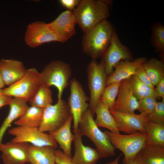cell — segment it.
<instances>
[{"mask_svg": "<svg viewBox=\"0 0 164 164\" xmlns=\"http://www.w3.org/2000/svg\"><path fill=\"white\" fill-rule=\"evenodd\" d=\"M77 24L73 12L67 10L62 12L55 20L48 23L49 26L57 33L63 43L75 34Z\"/></svg>", "mask_w": 164, "mask_h": 164, "instance_id": "obj_16", "label": "cell"}, {"mask_svg": "<svg viewBox=\"0 0 164 164\" xmlns=\"http://www.w3.org/2000/svg\"><path fill=\"white\" fill-rule=\"evenodd\" d=\"M116 121L118 130L126 134L139 132H145V127L149 119L147 115L140 113H125L110 110Z\"/></svg>", "mask_w": 164, "mask_h": 164, "instance_id": "obj_13", "label": "cell"}, {"mask_svg": "<svg viewBox=\"0 0 164 164\" xmlns=\"http://www.w3.org/2000/svg\"><path fill=\"white\" fill-rule=\"evenodd\" d=\"M107 19L101 22L87 32L82 39L83 51L92 60L102 56L110 43L114 31Z\"/></svg>", "mask_w": 164, "mask_h": 164, "instance_id": "obj_2", "label": "cell"}, {"mask_svg": "<svg viewBox=\"0 0 164 164\" xmlns=\"http://www.w3.org/2000/svg\"><path fill=\"white\" fill-rule=\"evenodd\" d=\"M122 154V153H121L114 160L107 162L104 164H119V161Z\"/></svg>", "mask_w": 164, "mask_h": 164, "instance_id": "obj_40", "label": "cell"}, {"mask_svg": "<svg viewBox=\"0 0 164 164\" xmlns=\"http://www.w3.org/2000/svg\"><path fill=\"white\" fill-rule=\"evenodd\" d=\"M12 98V97L4 94L0 95V108L5 105H9Z\"/></svg>", "mask_w": 164, "mask_h": 164, "instance_id": "obj_39", "label": "cell"}, {"mask_svg": "<svg viewBox=\"0 0 164 164\" xmlns=\"http://www.w3.org/2000/svg\"><path fill=\"white\" fill-rule=\"evenodd\" d=\"M142 66L154 86L164 78V61L161 60L151 58Z\"/></svg>", "mask_w": 164, "mask_h": 164, "instance_id": "obj_27", "label": "cell"}, {"mask_svg": "<svg viewBox=\"0 0 164 164\" xmlns=\"http://www.w3.org/2000/svg\"><path fill=\"white\" fill-rule=\"evenodd\" d=\"M147 116L149 120L154 122L164 124V99L157 102L153 110Z\"/></svg>", "mask_w": 164, "mask_h": 164, "instance_id": "obj_32", "label": "cell"}, {"mask_svg": "<svg viewBox=\"0 0 164 164\" xmlns=\"http://www.w3.org/2000/svg\"><path fill=\"white\" fill-rule=\"evenodd\" d=\"M111 143L115 148L122 152L123 160L132 158L137 155L145 145L147 134L138 132L128 134H122L109 131L104 132Z\"/></svg>", "mask_w": 164, "mask_h": 164, "instance_id": "obj_5", "label": "cell"}, {"mask_svg": "<svg viewBox=\"0 0 164 164\" xmlns=\"http://www.w3.org/2000/svg\"><path fill=\"white\" fill-rule=\"evenodd\" d=\"M3 94V89H0V95Z\"/></svg>", "mask_w": 164, "mask_h": 164, "instance_id": "obj_42", "label": "cell"}, {"mask_svg": "<svg viewBox=\"0 0 164 164\" xmlns=\"http://www.w3.org/2000/svg\"><path fill=\"white\" fill-rule=\"evenodd\" d=\"M54 164H58L56 163H55Z\"/></svg>", "mask_w": 164, "mask_h": 164, "instance_id": "obj_43", "label": "cell"}, {"mask_svg": "<svg viewBox=\"0 0 164 164\" xmlns=\"http://www.w3.org/2000/svg\"><path fill=\"white\" fill-rule=\"evenodd\" d=\"M111 2L101 0H82L72 11L77 24L84 34L110 14L109 6Z\"/></svg>", "mask_w": 164, "mask_h": 164, "instance_id": "obj_1", "label": "cell"}, {"mask_svg": "<svg viewBox=\"0 0 164 164\" xmlns=\"http://www.w3.org/2000/svg\"><path fill=\"white\" fill-rule=\"evenodd\" d=\"M155 91L159 97L164 99V78L161 80L155 86Z\"/></svg>", "mask_w": 164, "mask_h": 164, "instance_id": "obj_37", "label": "cell"}, {"mask_svg": "<svg viewBox=\"0 0 164 164\" xmlns=\"http://www.w3.org/2000/svg\"><path fill=\"white\" fill-rule=\"evenodd\" d=\"M133 60L131 51L121 43L116 32L114 31L110 45L101 61L107 75H110L115 66L121 61Z\"/></svg>", "mask_w": 164, "mask_h": 164, "instance_id": "obj_11", "label": "cell"}, {"mask_svg": "<svg viewBox=\"0 0 164 164\" xmlns=\"http://www.w3.org/2000/svg\"><path fill=\"white\" fill-rule=\"evenodd\" d=\"M87 72L90 93L88 109L94 116L106 87L107 75L102 63L94 60L88 65Z\"/></svg>", "mask_w": 164, "mask_h": 164, "instance_id": "obj_6", "label": "cell"}, {"mask_svg": "<svg viewBox=\"0 0 164 164\" xmlns=\"http://www.w3.org/2000/svg\"><path fill=\"white\" fill-rule=\"evenodd\" d=\"M91 111L88 109L83 115L79 123L78 130L81 135L90 138L94 144L101 158L115 155V148L106 134L96 125Z\"/></svg>", "mask_w": 164, "mask_h": 164, "instance_id": "obj_3", "label": "cell"}, {"mask_svg": "<svg viewBox=\"0 0 164 164\" xmlns=\"http://www.w3.org/2000/svg\"><path fill=\"white\" fill-rule=\"evenodd\" d=\"M5 85L0 70V89H2Z\"/></svg>", "mask_w": 164, "mask_h": 164, "instance_id": "obj_41", "label": "cell"}, {"mask_svg": "<svg viewBox=\"0 0 164 164\" xmlns=\"http://www.w3.org/2000/svg\"><path fill=\"white\" fill-rule=\"evenodd\" d=\"M70 84V94L68 104L73 118L74 133L78 130L79 124L83 115L88 109L87 101L89 99L77 79L71 80Z\"/></svg>", "mask_w": 164, "mask_h": 164, "instance_id": "obj_10", "label": "cell"}, {"mask_svg": "<svg viewBox=\"0 0 164 164\" xmlns=\"http://www.w3.org/2000/svg\"><path fill=\"white\" fill-rule=\"evenodd\" d=\"M138 107V100L133 94L128 79L122 80L112 109L119 112L134 113Z\"/></svg>", "mask_w": 164, "mask_h": 164, "instance_id": "obj_15", "label": "cell"}, {"mask_svg": "<svg viewBox=\"0 0 164 164\" xmlns=\"http://www.w3.org/2000/svg\"><path fill=\"white\" fill-rule=\"evenodd\" d=\"M151 42L156 51L159 53L164 60V26L160 23H156L152 28Z\"/></svg>", "mask_w": 164, "mask_h": 164, "instance_id": "obj_30", "label": "cell"}, {"mask_svg": "<svg viewBox=\"0 0 164 164\" xmlns=\"http://www.w3.org/2000/svg\"><path fill=\"white\" fill-rule=\"evenodd\" d=\"M54 156L55 163L58 164H75L71 160V157L65 155L62 151L55 149Z\"/></svg>", "mask_w": 164, "mask_h": 164, "instance_id": "obj_34", "label": "cell"}, {"mask_svg": "<svg viewBox=\"0 0 164 164\" xmlns=\"http://www.w3.org/2000/svg\"><path fill=\"white\" fill-rule=\"evenodd\" d=\"M138 101V110L140 113L146 115L149 114L152 111L157 102L156 99L152 97H146Z\"/></svg>", "mask_w": 164, "mask_h": 164, "instance_id": "obj_33", "label": "cell"}, {"mask_svg": "<svg viewBox=\"0 0 164 164\" xmlns=\"http://www.w3.org/2000/svg\"><path fill=\"white\" fill-rule=\"evenodd\" d=\"M29 102L31 106L43 109L52 104L53 100L50 87L42 83Z\"/></svg>", "mask_w": 164, "mask_h": 164, "instance_id": "obj_29", "label": "cell"}, {"mask_svg": "<svg viewBox=\"0 0 164 164\" xmlns=\"http://www.w3.org/2000/svg\"><path fill=\"white\" fill-rule=\"evenodd\" d=\"M27 70L23 63L19 60L4 59L0 60V70L5 85L8 87L22 78Z\"/></svg>", "mask_w": 164, "mask_h": 164, "instance_id": "obj_19", "label": "cell"}, {"mask_svg": "<svg viewBox=\"0 0 164 164\" xmlns=\"http://www.w3.org/2000/svg\"><path fill=\"white\" fill-rule=\"evenodd\" d=\"M25 41L29 47L36 48L42 44L56 41L63 43L58 35L44 22L37 21L29 24L25 35Z\"/></svg>", "mask_w": 164, "mask_h": 164, "instance_id": "obj_12", "label": "cell"}, {"mask_svg": "<svg viewBox=\"0 0 164 164\" xmlns=\"http://www.w3.org/2000/svg\"><path fill=\"white\" fill-rule=\"evenodd\" d=\"M42 84L40 73L34 68L27 69L24 75L16 82L3 89V94L29 101Z\"/></svg>", "mask_w": 164, "mask_h": 164, "instance_id": "obj_7", "label": "cell"}, {"mask_svg": "<svg viewBox=\"0 0 164 164\" xmlns=\"http://www.w3.org/2000/svg\"><path fill=\"white\" fill-rule=\"evenodd\" d=\"M82 136L78 130L74 133V152L72 161L75 164H96L101 158L98 152L96 149L84 145Z\"/></svg>", "mask_w": 164, "mask_h": 164, "instance_id": "obj_17", "label": "cell"}, {"mask_svg": "<svg viewBox=\"0 0 164 164\" xmlns=\"http://www.w3.org/2000/svg\"><path fill=\"white\" fill-rule=\"evenodd\" d=\"M94 114L96 115L94 121L98 127L105 128L112 132L120 133L117 123L110 110L100 101L95 110Z\"/></svg>", "mask_w": 164, "mask_h": 164, "instance_id": "obj_23", "label": "cell"}, {"mask_svg": "<svg viewBox=\"0 0 164 164\" xmlns=\"http://www.w3.org/2000/svg\"><path fill=\"white\" fill-rule=\"evenodd\" d=\"M72 115L68 104L62 99L43 109V118L38 128L42 132L55 131L61 127Z\"/></svg>", "mask_w": 164, "mask_h": 164, "instance_id": "obj_8", "label": "cell"}, {"mask_svg": "<svg viewBox=\"0 0 164 164\" xmlns=\"http://www.w3.org/2000/svg\"></svg>", "mask_w": 164, "mask_h": 164, "instance_id": "obj_45", "label": "cell"}, {"mask_svg": "<svg viewBox=\"0 0 164 164\" xmlns=\"http://www.w3.org/2000/svg\"><path fill=\"white\" fill-rule=\"evenodd\" d=\"M142 66L137 68L135 74L143 83L150 87L154 89L155 86L151 82Z\"/></svg>", "mask_w": 164, "mask_h": 164, "instance_id": "obj_35", "label": "cell"}, {"mask_svg": "<svg viewBox=\"0 0 164 164\" xmlns=\"http://www.w3.org/2000/svg\"><path fill=\"white\" fill-rule=\"evenodd\" d=\"M73 121L72 115L65 123L58 129L49 133L58 144L63 152L67 155L71 157V145L73 142L74 134L71 131V125Z\"/></svg>", "mask_w": 164, "mask_h": 164, "instance_id": "obj_21", "label": "cell"}, {"mask_svg": "<svg viewBox=\"0 0 164 164\" xmlns=\"http://www.w3.org/2000/svg\"><path fill=\"white\" fill-rule=\"evenodd\" d=\"M71 73L69 64L60 60H54L46 66L40 73V77L44 85L49 87L53 86L57 88V101H59L62 99L63 91L69 85Z\"/></svg>", "mask_w": 164, "mask_h": 164, "instance_id": "obj_4", "label": "cell"}, {"mask_svg": "<svg viewBox=\"0 0 164 164\" xmlns=\"http://www.w3.org/2000/svg\"><path fill=\"white\" fill-rule=\"evenodd\" d=\"M14 136L11 141L26 142L36 146H49L56 149L58 144L49 134L39 131L38 128L17 126L8 130Z\"/></svg>", "mask_w": 164, "mask_h": 164, "instance_id": "obj_9", "label": "cell"}, {"mask_svg": "<svg viewBox=\"0 0 164 164\" xmlns=\"http://www.w3.org/2000/svg\"><path fill=\"white\" fill-rule=\"evenodd\" d=\"M121 82L111 83L107 86L104 89L100 101L106 106L110 110L113 108Z\"/></svg>", "mask_w": 164, "mask_h": 164, "instance_id": "obj_31", "label": "cell"}, {"mask_svg": "<svg viewBox=\"0 0 164 164\" xmlns=\"http://www.w3.org/2000/svg\"><path fill=\"white\" fill-rule=\"evenodd\" d=\"M55 149L49 146L30 145L28 152L29 162L31 164H54Z\"/></svg>", "mask_w": 164, "mask_h": 164, "instance_id": "obj_22", "label": "cell"}, {"mask_svg": "<svg viewBox=\"0 0 164 164\" xmlns=\"http://www.w3.org/2000/svg\"><path fill=\"white\" fill-rule=\"evenodd\" d=\"M80 1L79 0H60L59 2L67 10L72 11L77 6Z\"/></svg>", "mask_w": 164, "mask_h": 164, "instance_id": "obj_36", "label": "cell"}, {"mask_svg": "<svg viewBox=\"0 0 164 164\" xmlns=\"http://www.w3.org/2000/svg\"><path fill=\"white\" fill-rule=\"evenodd\" d=\"M128 79L133 94L138 101L149 97H153L156 99L159 98L155 91V88L143 83L135 74Z\"/></svg>", "mask_w": 164, "mask_h": 164, "instance_id": "obj_28", "label": "cell"}, {"mask_svg": "<svg viewBox=\"0 0 164 164\" xmlns=\"http://www.w3.org/2000/svg\"><path fill=\"white\" fill-rule=\"evenodd\" d=\"M123 164H145L138 153L134 157L130 159H123Z\"/></svg>", "mask_w": 164, "mask_h": 164, "instance_id": "obj_38", "label": "cell"}, {"mask_svg": "<svg viewBox=\"0 0 164 164\" xmlns=\"http://www.w3.org/2000/svg\"><path fill=\"white\" fill-rule=\"evenodd\" d=\"M27 102L24 99L14 97L9 104L10 109L9 114L0 127V151L5 132L13 121L20 118L26 112L29 107Z\"/></svg>", "mask_w": 164, "mask_h": 164, "instance_id": "obj_20", "label": "cell"}, {"mask_svg": "<svg viewBox=\"0 0 164 164\" xmlns=\"http://www.w3.org/2000/svg\"><path fill=\"white\" fill-rule=\"evenodd\" d=\"M145 164H164V146L145 144L138 153Z\"/></svg>", "mask_w": 164, "mask_h": 164, "instance_id": "obj_24", "label": "cell"}, {"mask_svg": "<svg viewBox=\"0 0 164 164\" xmlns=\"http://www.w3.org/2000/svg\"><path fill=\"white\" fill-rule=\"evenodd\" d=\"M147 134L145 144H156L164 146V124L154 122L149 119L145 127Z\"/></svg>", "mask_w": 164, "mask_h": 164, "instance_id": "obj_26", "label": "cell"}, {"mask_svg": "<svg viewBox=\"0 0 164 164\" xmlns=\"http://www.w3.org/2000/svg\"><path fill=\"white\" fill-rule=\"evenodd\" d=\"M147 60L145 57H138L132 60H121L114 67L112 73L107 77L106 87L114 82L128 79L134 75L138 68Z\"/></svg>", "mask_w": 164, "mask_h": 164, "instance_id": "obj_18", "label": "cell"}, {"mask_svg": "<svg viewBox=\"0 0 164 164\" xmlns=\"http://www.w3.org/2000/svg\"><path fill=\"white\" fill-rule=\"evenodd\" d=\"M43 108L29 107L25 114L14 122L17 126L38 128L43 118Z\"/></svg>", "mask_w": 164, "mask_h": 164, "instance_id": "obj_25", "label": "cell"}, {"mask_svg": "<svg viewBox=\"0 0 164 164\" xmlns=\"http://www.w3.org/2000/svg\"><path fill=\"white\" fill-rule=\"evenodd\" d=\"M29 144L11 141L3 144L1 152L4 164H24L29 162Z\"/></svg>", "mask_w": 164, "mask_h": 164, "instance_id": "obj_14", "label": "cell"}, {"mask_svg": "<svg viewBox=\"0 0 164 164\" xmlns=\"http://www.w3.org/2000/svg\"><path fill=\"white\" fill-rule=\"evenodd\" d=\"M119 164H123V163H119Z\"/></svg>", "mask_w": 164, "mask_h": 164, "instance_id": "obj_44", "label": "cell"}]
</instances>
